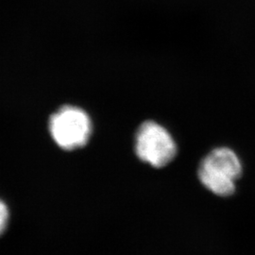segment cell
I'll list each match as a JSON object with an SVG mask.
<instances>
[{
    "instance_id": "obj_1",
    "label": "cell",
    "mask_w": 255,
    "mask_h": 255,
    "mask_svg": "<svg viewBox=\"0 0 255 255\" xmlns=\"http://www.w3.org/2000/svg\"><path fill=\"white\" fill-rule=\"evenodd\" d=\"M243 166L237 153L225 146L217 147L201 160L199 178L213 194L230 197L237 189L236 182L242 175Z\"/></svg>"
},
{
    "instance_id": "obj_2",
    "label": "cell",
    "mask_w": 255,
    "mask_h": 255,
    "mask_svg": "<svg viewBox=\"0 0 255 255\" xmlns=\"http://www.w3.org/2000/svg\"><path fill=\"white\" fill-rule=\"evenodd\" d=\"M49 130L58 146L65 150H74L88 143L92 133V121L85 111L66 105L51 116Z\"/></svg>"
},
{
    "instance_id": "obj_3",
    "label": "cell",
    "mask_w": 255,
    "mask_h": 255,
    "mask_svg": "<svg viewBox=\"0 0 255 255\" xmlns=\"http://www.w3.org/2000/svg\"><path fill=\"white\" fill-rule=\"evenodd\" d=\"M137 157L153 167H164L177 154V145L169 131L154 121L144 122L135 135Z\"/></svg>"
},
{
    "instance_id": "obj_4",
    "label": "cell",
    "mask_w": 255,
    "mask_h": 255,
    "mask_svg": "<svg viewBox=\"0 0 255 255\" xmlns=\"http://www.w3.org/2000/svg\"><path fill=\"white\" fill-rule=\"evenodd\" d=\"M9 220V211L8 206L0 200V237L5 233Z\"/></svg>"
}]
</instances>
